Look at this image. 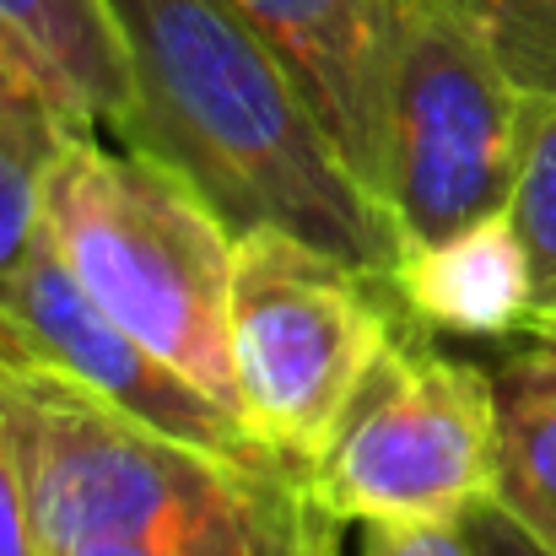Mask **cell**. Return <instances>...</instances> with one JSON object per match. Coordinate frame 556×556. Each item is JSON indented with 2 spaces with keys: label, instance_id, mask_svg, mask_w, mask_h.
I'll list each match as a JSON object with an SVG mask.
<instances>
[{
  "label": "cell",
  "instance_id": "11",
  "mask_svg": "<svg viewBox=\"0 0 556 556\" xmlns=\"http://www.w3.org/2000/svg\"><path fill=\"white\" fill-rule=\"evenodd\" d=\"M0 22L65 81L92 125L119 136L130 119V65L103 0H0Z\"/></svg>",
  "mask_w": 556,
  "mask_h": 556
},
{
  "label": "cell",
  "instance_id": "8",
  "mask_svg": "<svg viewBox=\"0 0 556 556\" xmlns=\"http://www.w3.org/2000/svg\"><path fill=\"white\" fill-rule=\"evenodd\" d=\"M232 11L281 54L346 168L389 211V76L405 0H232Z\"/></svg>",
  "mask_w": 556,
  "mask_h": 556
},
{
  "label": "cell",
  "instance_id": "18",
  "mask_svg": "<svg viewBox=\"0 0 556 556\" xmlns=\"http://www.w3.org/2000/svg\"><path fill=\"white\" fill-rule=\"evenodd\" d=\"M465 535H470V546L476 556H552L546 546H535L508 514H497L492 503L486 508H476L470 519H465Z\"/></svg>",
  "mask_w": 556,
  "mask_h": 556
},
{
  "label": "cell",
  "instance_id": "7",
  "mask_svg": "<svg viewBox=\"0 0 556 556\" xmlns=\"http://www.w3.org/2000/svg\"><path fill=\"white\" fill-rule=\"evenodd\" d=\"M0 330L43 357L49 368L71 372L92 394H103L114 410L136 416L141 427L179 438L189 448L238 459V465H287L238 410L194 389L185 372H174L157 352L130 341L65 270L49 238H38L27 270L5 287L0 298ZM298 470V465H292Z\"/></svg>",
  "mask_w": 556,
  "mask_h": 556
},
{
  "label": "cell",
  "instance_id": "3",
  "mask_svg": "<svg viewBox=\"0 0 556 556\" xmlns=\"http://www.w3.org/2000/svg\"><path fill=\"white\" fill-rule=\"evenodd\" d=\"M43 238L130 341L243 416L227 352L238 232L179 174L76 125L43 163Z\"/></svg>",
  "mask_w": 556,
  "mask_h": 556
},
{
  "label": "cell",
  "instance_id": "13",
  "mask_svg": "<svg viewBox=\"0 0 556 556\" xmlns=\"http://www.w3.org/2000/svg\"><path fill=\"white\" fill-rule=\"evenodd\" d=\"M535 270V330L556 319V103L525 98V157L508 200Z\"/></svg>",
  "mask_w": 556,
  "mask_h": 556
},
{
  "label": "cell",
  "instance_id": "9",
  "mask_svg": "<svg viewBox=\"0 0 556 556\" xmlns=\"http://www.w3.org/2000/svg\"><path fill=\"white\" fill-rule=\"evenodd\" d=\"M394 292L432 336L503 341L535 330V270L514 211H497L443 243L405 249L394 265Z\"/></svg>",
  "mask_w": 556,
  "mask_h": 556
},
{
  "label": "cell",
  "instance_id": "16",
  "mask_svg": "<svg viewBox=\"0 0 556 556\" xmlns=\"http://www.w3.org/2000/svg\"><path fill=\"white\" fill-rule=\"evenodd\" d=\"M357 556H476L465 525H363Z\"/></svg>",
  "mask_w": 556,
  "mask_h": 556
},
{
  "label": "cell",
  "instance_id": "14",
  "mask_svg": "<svg viewBox=\"0 0 556 556\" xmlns=\"http://www.w3.org/2000/svg\"><path fill=\"white\" fill-rule=\"evenodd\" d=\"M525 98L556 103V0H454Z\"/></svg>",
  "mask_w": 556,
  "mask_h": 556
},
{
  "label": "cell",
  "instance_id": "20",
  "mask_svg": "<svg viewBox=\"0 0 556 556\" xmlns=\"http://www.w3.org/2000/svg\"><path fill=\"white\" fill-rule=\"evenodd\" d=\"M535 336H552V341H556V319H552V325H541V330H535Z\"/></svg>",
  "mask_w": 556,
  "mask_h": 556
},
{
  "label": "cell",
  "instance_id": "10",
  "mask_svg": "<svg viewBox=\"0 0 556 556\" xmlns=\"http://www.w3.org/2000/svg\"><path fill=\"white\" fill-rule=\"evenodd\" d=\"M492 508L556 556V341L535 336L492 363Z\"/></svg>",
  "mask_w": 556,
  "mask_h": 556
},
{
  "label": "cell",
  "instance_id": "19",
  "mask_svg": "<svg viewBox=\"0 0 556 556\" xmlns=\"http://www.w3.org/2000/svg\"><path fill=\"white\" fill-rule=\"evenodd\" d=\"M65 556H152V552L125 546V541H98V546H81V552H65Z\"/></svg>",
  "mask_w": 556,
  "mask_h": 556
},
{
  "label": "cell",
  "instance_id": "12",
  "mask_svg": "<svg viewBox=\"0 0 556 556\" xmlns=\"http://www.w3.org/2000/svg\"><path fill=\"white\" fill-rule=\"evenodd\" d=\"M65 130H76V125L33 119V114L0 103V298L27 270V260L43 238V163Z\"/></svg>",
  "mask_w": 556,
  "mask_h": 556
},
{
  "label": "cell",
  "instance_id": "6",
  "mask_svg": "<svg viewBox=\"0 0 556 556\" xmlns=\"http://www.w3.org/2000/svg\"><path fill=\"white\" fill-rule=\"evenodd\" d=\"M525 157V92L454 0H405L389 76V216L405 249L508 211Z\"/></svg>",
  "mask_w": 556,
  "mask_h": 556
},
{
  "label": "cell",
  "instance_id": "15",
  "mask_svg": "<svg viewBox=\"0 0 556 556\" xmlns=\"http://www.w3.org/2000/svg\"><path fill=\"white\" fill-rule=\"evenodd\" d=\"M0 103L33 114V119H54V125H92L81 114V103L65 92V81L0 22Z\"/></svg>",
  "mask_w": 556,
  "mask_h": 556
},
{
  "label": "cell",
  "instance_id": "17",
  "mask_svg": "<svg viewBox=\"0 0 556 556\" xmlns=\"http://www.w3.org/2000/svg\"><path fill=\"white\" fill-rule=\"evenodd\" d=\"M0 556H43L33 535V514H27V486L16 470V448L0 416Z\"/></svg>",
  "mask_w": 556,
  "mask_h": 556
},
{
  "label": "cell",
  "instance_id": "4",
  "mask_svg": "<svg viewBox=\"0 0 556 556\" xmlns=\"http://www.w3.org/2000/svg\"><path fill=\"white\" fill-rule=\"evenodd\" d=\"M405 319L394 276L346 265L276 227L238 232L227 352L243 421L287 465L308 470Z\"/></svg>",
  "mask_w": 556,
  "mask_h": 556
},
{
  "label": "cell",
  "instance_id": "1",
  "mask_svg": "<svg viewBox=\"0 0 556 556\" xmlns=\"http://www.w3.org/2000/svg\"><path fill=\"white\" fill-rule=\"evenodd\" d=\"M130 65L119 147L179 174L232 232L276 227L394 276L400 222L346 168L281 54L232 0H103Z\"/></svg>",
  "mask_w": 556,
  "mask_h": 556
},
{
  "label": "cell",
  "instance_id": "2",
  "mask_svg": "<svg viewBox=\"0 0 556 556\" xmlns=\"http://www.w3.org/2000/svg\"><path fill=\"white\" fill-rule=\"evenodd\" d=\"M0 416L43 556L125 541L152 556H341L292 465H238L141 427L0 330Z\"/></svg>",
  "mask_w": 556,
  "mask_h": 556
},
{
  "label": "cell",
  "instance_id": "5",
  "mask_svg": "<svg viewBox=\"0 0 556 556\" xmlns=\"http://www.w3.org/2000/svg\"><path fill=\"white\" fill-rule=\"evenodd\" d=\"M303 481L336 525H465L492 503V372L405 319Z\"/></svg>",
  "mask_w": 556,
  "mask_h": 556
}]
</instances>
